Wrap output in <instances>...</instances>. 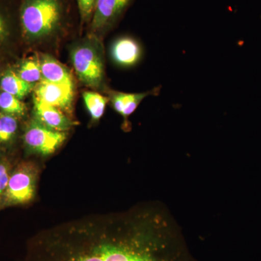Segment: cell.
I'll return each instance as SVG.
<instances>
[{
    "label": "cell",
    "instance_id": "30bf717a",
    "mask_svg": "<svg viewBox=\"0 0 261 261\" xmlns=\"http://www.w3.org/2000/svg\"><path fill=\"white\" fill-rule=\"evenodd\" d=\"M160 89L161 87H156L149 92L137 94L115 92L111 97L113 108L126 121L145 97L149 95H158L160 93Z\"/></svg>",
    "mask_w": 261,
    "mask_h": 261
},
{
    "label": "cell",
    "instance_id": "7c38bea8",
    "mask_svg": "<svg viewBox=\"0 0 261 261\" xmlns=\"http://www.w3.org/2000/svg\"><path fill=\"white\" fill-rule=\"evenodd\" d=\"M32 84L28 83L13 71H8L1 80V88L3 92L15 96L19 99H23L33 89Z\"/></svg>",
    "mask_w": 261,
    "mask_h": 261
},
{
    "label": "cell",
    "instance_id": "ba28073f",
    "mask_svg": "<svg viewBox=\"0 0 261 261\" xmlns=\"http://www.w3.org/2000/svg\"><path fill=\"white\" fill-rule=\"evenodd\" d=\"M130 0H96L92 27L101 29L113 23L126 10Z\"/></svg>",
    "mask_w": 261,
    "mask_h": 261
},
{
    "label": "cell",
    "instance_id": "d6986e66",
    "mask_svg": "<svg viewBox=\"0 0 261 261\" xmlns=\"http://www.w3.org/2000/svg\"><path fill=\"white\" fill-rule=\"evenodd\" d=\"M7 36L6 25L3 19L0 16V41L4 39Z\"/></svg>",
    "mask_w": 261,
    "mask_h": 261
},
{
    "label": "cell",
    "instance_id": "e0dca14e",
    "mask_svg": "<svg viewBox=\"0 0 261 261\" xmlns=\"http://www.w3.org/2000/svg\"><path fill=\"white\" fill-rule=\"evenodd\" d=\"M12 170L13 168L9 161L5 158L0 157V208H2V202Z\"/></svg>",
    "mask_w": 261,
    "mask_h": 261
},
{
    "label": "cell",
    "instance_id": "3957f363",
    "mask_svg": "<svg viewBox=\"0 0 261 261\" xmlns=\"http://www.w3.org/2000/svg\"><path fill=\"white\" fill-rule=\"evenodd\" d=\"M37 170L31 162H21L12 170L5 190L2 208L24 205L34 198L37 187Z\"/></svg>",
    "mask_w": 261,
    "mask_h": 261
},
{
    "label": "cell",
    "instance_id": "ac0fdd59",
    "mask_svg": "<svg viewBox=\"0 0 261 261\" xmlns=\"http://www.w3.org/2000/svg\"><path fill=\"white\" fill-rule=\"evenodd\" d=\"M96 0H78L79 7L82 16L88 18L92 14L95 5Z\"/></svg>",
    "mask_w": 261,
    "mask_h": 261
},
{
    "label": "cell",
    "instance_id": "5b68a950",
    "mask_svg": "<svg viewBox=\"0 0 261 261\" xmlns=\"http://www.w3.org/2000/svg\"><path fill=\"white\" fill-rule=\"evenodd\" d=\"M72 62L77 75L84 83L99 87L104 77L102 59L89 46L77 47L72 53Z\"/></svg>",
    "mask_w": 261,
    "mask_h": 261
},
{
    "label": "cell",
    "instance_id": "7a4b0ae2",
    "mask_svg": "<svg viewBox=\"0 0 261 261\" xmlns=\"http://www.w3.org/2000/svg\"><path fill=\"white\" fill-rule=\"evenodd\" d=\"M61 18V5L58 0H27L20 13L23 32L32 39L50 34Z\"/></svg>",
    "mask_w": 261,
    "mask_h": 261
},
{
    "label": "cell",
    "instance_id": "2e32d148",
    "mask_svg": "<svg viewBox=\"0 0 261 261\" xmlns=\"http://www.w3.org/2000/svg\"><path fill=\"white\" fill-rule=\"evenodd\" d=\"M18 75L25 82L32 84L42 80L40 65L37 61L24 62L19 68Z\"/></svg>",
    "mask_w": 261,
    "mask_h": 261
},
{
    "label": "cell",
    "instance_id": "277c9868",
    "mask_svg": "<svg viewBox=\"0 0 261 261\" xmlns=\"http://www.w3.org/2000/svg\"><path fill=\"white\" fill-rule=\"evenodd\" d=\"M65 139V132L51 129L37 119L32 120L27 125L23 136L24 143L27 148L43 155L53 153Z\"/></svg>",
    "mask_w": 261,
    "mask_h": 261
},
{
    "label": "cell",
    "instance_id": "8fae6325",
    "mask_svg": "<svg viewBox=\"0 0 261 261\" xmlns=\"http://www.w3.org/2000/svg\"><path fill=\"white\" fill-rule=\"evenodd\" d=\"M42 80L51 83L73 85L71 75L61 63L49 56H44L41 61Z\"/></svg>",
    "mask_w": 261,
    "mask_h": 261
},
{
    "label": "cell",
    "instance_id": "5bb4252c",
    "mask_svg": "<svg viewBox=\"0 0 261 261\" xmlns=\"http://www.w3.org/2000/svg\"><path fill=\"white\" fill-rule=\"evenodd\" d=\"M84 102L89 114L94 120L102 118L106 111L108 99L101 94L92 92H85L83 94Z\"/></svg>",
    "mask_w": 261,
    "mask_h": 261
},
{
    "label": "cell",
    "instance_id": "9c48e42d",
    "mask_svg": "<svg viewBox=\"0 0 261 261\" xmlns=\"http://www.w3.org/2000/svg\"><path fill=\"white\" fill-rule=\"evenodd\" d=\"M34 103L36 119L44 126L51 129L64 132L74 126V122L63 114L61 110L44 104L36 99H34Z\"/></svg>",
    "mask_w": 261,
    "mask_h": 261
},
{
    "label": "cell",
    "instance_id": "6da1fadb",
    "mask_svg": "<svg viewBox=\"0 0 261 261\" xmlns=\"http://www.w3.org/2000/svg\"><path fill=\"white\" fill-rule=\"evenodd\" d=\"M171 222L151 207L70 221L29 240L22 261H171Z\"/></svg>",
    "mask_w": 261,
    "mask_h": 261
},
{
    "label": "cell",
    "instance_id": "8992f818",
    "mask_svg": "<svg viewBox=\"0 0 261 261\" xmlns=\"http://www.w3.org/2000/svg\"><path fill=\"white\" fill-rule=\"evenodd\" d=\"M73 99V85L51 83L42 80L34 87V99L62 111H70Z\"/></svg>",
    "mask_w": 261,
    "mask_h": 261
},
{
    "label": "cell",
    "instance_id": "52a82bcc",
    "mask_svg": "<svg viewBox=\"0 0 261 261\" xmlns=\"http://www.w3.org/2000/svg\"><path fill=\"white\" fill-rule=\"evenodd\" d=\"M111 51L113 61L125 68L138 63L142 55L140 43L129 37L118 38L113 43Z\"/></svg>",
    "mask_w": 261,
    "mask_h": 261
},
{
    "label": "cell",
    "instance_id": "4fadbf2b",
    "mask_svg": "<svg viewBox=\"0 0 261 261\" xmlns=\"http://www.w3.org/2000/svg\"><path fill=\"white\" fill-rule=\"evenodd\" d=\"M18 127V120L15 116L0 113V145H8L13 141Z\"/></svg>",
    "mask_w": 261,
    "mask_h": 261
},
{
    "label": "cell",
    "instance_id": "9a60e30c",
    "mask_svg": "<svg viewBox=\"0 0 261 261\" xmlns=\"http://www.w3.org/2000/svg\"><path fill=\"white\" fill-rule=\"evenodd\" d=\"M0 109L13 116H23L27 111L25 105L20 99L5 92L0 94Z\"/></svg>",
    "mask_w": 261,
    "mask_h": 261
}]
</instances>
